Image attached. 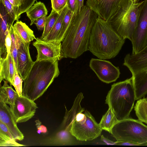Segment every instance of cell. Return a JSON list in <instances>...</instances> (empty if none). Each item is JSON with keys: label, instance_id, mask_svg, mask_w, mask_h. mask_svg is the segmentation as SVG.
I'll return each mask as SVG.
<instances>
[{"label": "cell", "instance_id": "cell-6", "mask_svg": "<svg viewBox=\"0 0 147 147\" xmlns=\"http://www.w3.org/2000/svg\"><path fill=\"white\" fill-rule=\"evenodd\" d=\"M111 134L117 141L147 142V126L139 119L129 117L119 121L112 128Z\"/></svg>", "mask_w": 147, "mask_h": 147}, {"label": "cell", "instance_id": "cell-1", "mask_svg": "<svg viewBox=\"0 0 147 147\" xmlns=\"http://www.w3.org/2000/svg\"><path fill=\"white\" fill-rule=\"evenodd\" d=\"M98 17L86 5L79 13L73 14L61 42L63 58L76 59L88 51L91 32Z\"/></svg>", "mask_w": 147, "mask_h": 147}, {"label": "cell", "instance_id": "cell-19", "mask_svg": "<svg viewBox=\"0 0 147 147\" xmlns=\"http://www.w3.org/2000/svg\"><path fill=\"white\" fill-rule=\"evenodd\" d=\"M3 81V84L0 88V102L8 104L10 107H13L15 100L19 95L13 89L12 85L9 86L7 81L4 80Z\"/></svg>", "mask_w": 147, "mask_h": 147}, {"label": "cell", "instance_id": "cell-12", "mask_svg": "<svg viewBox=\"0 0 147 147\" xmlns=\"http://www.w3.org/2000/svg\"><path fill=\"white\" fill-rule=\"evenodd\" d=\"M13 29L17 46V71L23 81L28 76L34 62L30 54V42H25Z\"/></svg>", "mask_w": 147, "mask_h": 147}, {"label": "cell", "instance_id": "cell-21", "mask_svg": "<svg viewBox=\"0 0 147 147\" xmlns=\"http://www.w3.org/2000/svg\"><path fill=\"white\" fill-rule=\"evenodd\" d=\"M13 27L18 35L25 42H30L36 39L33 31L25 23L17 20Z\"/></svg>", "mask_w": 147, "mask_h": 147}, {"label": "cell", "instance_id": "cell-38", "mask_svg": "<svg viewBox=\"0 0 147 147\" xmlns=\"http://www.w3.org/2000/svg\"><path fill=\"white\" fill-rule=\"evenodd\" d=\"M35 125L37 129V132L39 134L41 133H45L47 131L46 126L42 124V123L39 119L35 121Z\"/></svg>", "mask_w": 147, "mask_h": 147}, {"label": "cell", "instance_id": "cell-2", "mask_svg": "<svg viewBox=\"0 0 147 147\" xmlns=\"http://www.w3.org/2000/svg\"><path fill=\"white\" fill-rule=\"evenodd\" d=\"M125 40L109 22L98 16L91 32L88 51L98 59H112L119 54Z\"/></svg>", "mask_w": 147, "mask_h": 147}, {"label": "cell", "instance_id": "cell-23", "mask_svg": "<svg viewBox=\"0 0 147 147\" xmlns=\"http://www.w3.org/2000/svg\"><path fill=\"white\" fill-rule=\"evenodd\" d=\"M69 9L67 3L65 6L61 11L59 17L49 34L42 40L46 42H52L56 40L61 29L64 17Z\"/></svg>", "mask_w": 147, "mask_h": 147}, {"label": "cell", "instance_id": "cell-37", "mask_svg": "<svg viewBox=\"0 0 147 147\" xmlns=\"http://www.w3.org/2000/svg\"><path fill=\"white\" fill-rule=\"evenodd\" d=\"M115 145L122 146H147V142L138 143L133 142L117 141L115 142Z\"/></svg>", "mask_w": 147, "mask_h": 147}, {"label": "cell", "instance_id": "cell-32", "mask_svg": "<svg viewBox=\"0 0 147 147\" xmlns=\"http://www.w3.org/2000/svg\"><path fill=\"white\" fill-rule=\"evenodd\" d=\"M52 9L59 12L67 4V0H51Z\"/></svg>", "mask_w": 147, "mask_h": 147}, {"label": "cell", "instance_id": "cell-42", "mask_svg": "<svg viewBox=\"0 0 147 147\" xmlns=\"http://www.w3.org/2000/svg\"><path fill=\"white\" fill-rule=\"evenodd\" d=\"M131 1L133 3L136 2L138 0H131Z\"/></svg>", "mask_w": 147, "mask_h": 147}, {"label": "cell", "instance_id": "cell-40", "mask_svg": "<svg viewBox=\"0 0 147 147\" xmlns=\"http://www.w3.org/2000/svg\"><path fill=\"white\" fill-rule=\"evenodd\" d=\"M101 140L108 145H115V142H113L107 138L105 137L103 135L101 136Z\"/></svg>", "mask_w": 147, "mask_h": 147}, {"label": "cell", "instance_id": "cell-25", "mask_svg": "<svg viewBox=\"0 0 147 147\" xmlns=\"http://www.w3.org/2000/svg\"><path fill=\"white\" fill-rule=\"evenodd\" d=\"M134 110L138 119L147 124V98L138 100Z\"/></svg>", "mask_w": 147, "mask_h": 147}, {"label": "cell", "instance_id": "cell-24", "mask_svg": "<svg viewBox=\"0 0 147 147\" xmlns=\"http://www.w3.org/2000/svg\"><path fill=\"white\" fill-rule=\"evenodd\" d=\"M118 121L112 109L109 107L98 124L102 130H105L111 133L112 128Z\"/></svg>", "mask_w": 147, "mask_h": 147}, {"label": "cell", "instance_id": "cell-29", "mask_svg": "<svg viewBox=\"0 0 147 147\" xmlns=\"http://www.w3.org/2000/svg\"><path fill=\"white\" fill-rule=\"evenodd\" d=\"M9 32L11 36L12 42L11 53L13 58L17 71V46L16 37L14 32L13 25L10 28Z\"/></svg>", "mask_w": 147, "mask_h": 147}, {"label": "cell", "instance_id": "cell-10", "mask_svg": "<svg viewBox=\"0 0 147 147\" xmlns=\"http://www.w3.org/2000/svg\"><path fill=\"white\" fill-rule=\"evenodd\" d=\"M132 54H136L147 45V0L140 6L137 25L132 35Z\"/></svg>", "mask_w": 147, "mask_h": 147}, {"label": "cell", "instance_id": "cell-17", "mask_svg": "<svg viewBox=\"0 0 147 147\" xmlns=\"http://www.w3.org/2000/svg\"><path fill=\"white\" fill-rule=\"evenodd\" d=\"M84 98L83 94L81 92L78 94L75 98L73 105L69 111H68L65 106L66 110L61 124V129L69 131L71 124L77 115L85 111L84 109L82 108L80 105L81 102Z\"/></svg>", "mask_w": 147, "mask_h": 147}, {"label": "cell", "instance_id": "cell-31", "mask_svg": "<svg viewBox=\"0 0 147 147\" xmlns=\"http://www.w3.org/2000/svg\"><path fill=\"white\" fill-rule=\"evenodd\" d=\"M9 16L14 21H17V17L12 5L8 0H0Z\"/></svg>", "mask_w": 147, "mask_h": 147}, {"label": "cell", "instance_id": "cell-15", "mask_svg": "<svg viewBox=\"0 0 147 147\" xmlns=\"http://www.w3.org/2000/svg\"><path fill=\"white\" fill-rule=\"evenodd\" d=\"M0 2V59H5L7 55L6 38L14 21L9 16L3 4Z\"/></svg>", "mask_w": 147, "mask_h": 147}, {"label": "cell", "instance_id": "cell-34", "mask_svg": "<svg viewBox=\"0 0 147 147\" xmlns=\"http://www.w3.org/2000/svg\"><path fill=\"white\" fill-rule=\"evenodd\" d=\"M36 0H24V4L20 9L18 18L20 17L21 14L28 10L34 4Z\"/></svg>", "mask_w": 147, "mask_h": 147}, {"label": "cell", "instance_id": "cell-22", "mask_svg": "<svg viewBox=\"0 0 147 147\" xmlns=\"http://www.w3.org/2000/svg\"><path fill=\"white\" fill-rule=\"evenodd\" d=\"M26 13L27 16L31 21L30 25L31 26L38 18L46 16L48 11L44 4L39 1L34 3Z\"/></svg>", "mask_w": 147, "mask_h": 147}, {"label": "cell", "instance_id": "cell-33", "mask_svg": "<svg viewBox=\"0 0 147 147\" xmlns=\"http://www.w3.org/2000/svg\"><path fill=\"white\" fill-rule=\"evenodd\" d=\"M13 8L17 17V21L18 20V15L20 9L24 4V0H8Z\"/></svg>", "mask_w": 147, "mask_h": 147}, {"label": "cell", "instance_id": "cell-4", "mask_svg": "<svg viewBox=\"0 0 147 147\" xmlns=\"http://www.w3.org/2000/svg\"><path fill=\"white\" fill-rule=\"evenodd\" d=\"M136 100L131 77L112 85L106 97L105 103L119 121L129 117Z\"/></svg>", "mask_w": 147, "mask_h": 147}, {"label": "cell", "instance_id": "cell-41", "mask_svg": "<svg viewBox=\"0 0 147 147\" xmlns=\"http://www.w3.org/2000/svg\"><path fill=\"white\" fill-rule=\"evenodd\" d=\"M78 1V13H79L84 5V0H77Z\"/></svg>", "mask_w": 147, "mask_h": 147}, {"label": "cell", "instance_id": "cell-13", "mask_svg": "<svg viewBox=\"0 0 147 147\" xmlns=\"http://www.w3.org/2000/svg\"><path fill=\"white\" fill-rule=\"evenodd\" d=\"M32 44L37 52L36 61L47 59L59 61L63 58L61 51V42L56 40L46 42L40 38H37Z\"/></svg>", "mask_w": 147, "mask_h": 147}, {"label": "cell", "instance_id": "cell-9", "mask_svg": "<svg viewBox=\"0 0 147 147\" xmlns=\"http://www.w3.org/2000/svg\"><path fill=\"white\" fill-rule=\"evenodd\" d=\"M86 5L98 16L110 22L132 2L131 0H86Z\"/></svg>", "mask_w": 147, "mask_h": 147}, {"label": "cell", "instance_id": "cell-7", "mask_svg": "<svg viewBox=\"0 0 147 147\" xmlns=\"http://www.w3.org/2000/svg\"><path fill=\"white\" fill-rule=\"evenodd\" d=\"M143 1L131 3L109 22L115 31L125 40L131 41L136 28L140 6Z\"/></svg>", "mask_w": 147, "mask_h": 147}, {"label": "cell", "instance_id": "cell-28", "mask_svg": "<svg viewBox=\"0 0 147 147\" xmlns=\"http://www.w3.org/2000/svg\"><path fill=\"white\" fill-rule=\"evenodd\" d=\"M16 140L11 138L8 135L0 130V146H24L23 144L18 143Z\"/></svg>", "mask_w": 147, "mask_h": 147}, {"label": "cell", "instance_id": "cell-18", "mask_svg": "<svg viewBox=\"0 0 147 147\" xmlns=\"http://www.w3.org/2000/svg\"><path fill=\"white\" fill-rule=\"evenodd\" d=\"M0 83L3 80L12 85L17 70L13 58L10 53L5 59H0Z\"/></svg>", "mask_w": 147, "mask_h": 147}, {"label": "cell", "instance_id": "cell-16", "mask_svg": "<svg viewBox=\"0 0 147 147\" xmlns=\"http://www.w3.org/2000/svg\"><path fill=\"white\" fill-rule=\"evenodd\" d=\"M0 121L8 127L14 139L22 141L24 139L23 134L19 129L10 107L7 104L0 102Z\"/></svg>", "mask_w": 147, "mask_h": 147}, {"label": "cell", "instance_id": "cell-36", "mask_svg": "<svg viewBox=\"0 0 147 147\" xmlns=\"http://www.w3.org/2000/svg\"><path fill=\"white\" fill-rule=\"evenodd\" d=\"M46 16H42L37 19L34 22L38 30H44L45 24Z\"/></svg>", "mask_w": 147, "mask_h": 147}, {"label": "cell", "instance_id": "cell-27", "mask_svg": "<svg viewBox=\"0 0 147 147\" xmlns=\"http://www.w3.org/2000/svg\"><path fill=\"white\" fill-rule=\"evenodd\" d=\"M74 13L69 9L67 11L64 17L61 29L56 41L60 42H62Z\"/></svg>", "mask_w": 147, "mask_h": 147}, {"label": "cell", "instance_id": "cell-14", "mask_svg": "<svg viewBox=\"0 0 147 147\" xmlns=\"http://www.w3.org/2000/svg\"><path fill=\"white\" fill-rule=\"evenodd\" d=\"M38 108L34 101L22 96L16 98L13 107L10 108L16 122L19 123L32 118Z\"/></svg>", "mask_w": 147, "mask_h": 147}, {"label": "cell", "instance_id": "cell-26", "mask_svg": "<svg viewBox=\"0 0 147 147\" xmlns=\"http://www.w3.org/2000/svg\"><path fill=\"white\" fill-rule=\"evenodd\" d=\"M60 11L59 12L52 9L50 15L46 17L45 27L40 38L43 39L49 34L59 17Z\"/></svg>", "mask_w": 147, "mask_h": 147}, {"label": "cell", "instance_id": "cell-8", "mask_svg": "<svg viewBox=\"0 0 147 147\" xmlns=\"http://www.w3.org/2000/svg\"><path fill=\"white\" fill-rule=\"evenodd\" d=\"M102 130L87 110L80 113L73 122L69 131L78 140L90 141L98 137Z\"/></svg>", "mask_w": 147, "mask_h": 147}, {"label": "cell", "instance_id": "cell-39", "mask_svg": "<svg viewBox=\"0 0 147 147\" xmlns=\"http://www.w3.org/2000/svg\"><path fill=\"white\" fill-rule=\"evenodd\" d=\"M5 44L7 53V57L11 53V49L12 44L10 32L9 33L7 36L5 40Z\"/></svg>", "mask_w": 147, "mask_h": 147}, {"label": "cell", "instance_id": "cell-3", "mask_svg": "<svg viewBox=\"0 0 147 147\" xmlns=\"http://www.w3.org/2000/svg\"><path fill=\"white\" fill-rule=\"evenodd\" d=\"M58 61L47 59L34 61L23 80L22 96L34 101L41 96L60 74Z\"/></svg>", "mask_w": 147, "mask_h": 147}, {"label": "cell", "instance_id": "cell-11", "mask_svg": "<svg viewBox=\"0 0 147 147\" xmlns=\"http://www.w3.org/2000/svg\"><path fill=\"white\" fill-rule=\"evenodd\" d=\"M89 66L99 79L106 83L115 81L120 74L118 67L104 59L92 58L89 62Z\"/></svg>", "mask_w": 147, "mask_h": 147}, {"label": "cell", "instance_id": "cell-30", "mask_svg": "<svg viewBox=\"0 0 147 147\" xmlns=\"http://www.w3.org/2000/svg\"><path fill=\"white\" fill-rule=\"evenodd\" d=\"M23 81L16 70L12 80V85L14 86L16 91L20 96H22Z\"/></svg>", "mask_w": 147, "mask_h": 147}, {"label": "cell", "instance_id": "cell-5", "mask_svg": "<svg viewBox=\"0 0 147 147\" xmlns=\"http://www.w3.org/2000/svg\"><path fill=\"white\" fill-rule=\"evenodd\" d=\"M123 64L132 74L136 98H142L147 94V45L136 54H127Z\"/></svg>", "mask_w": 147, "mask_h": 147}, {"label": "cell", "instance_id": "cell-20", "mask_svg": "<svg viewBox=\"0 0 147 147\" xmlns=\"http://www.w3.org/2000/svg\"><path fill=\"white\" fill-rule=\"evenodd\" d=\"M75 138L70 131L61 129L49 140V144L55 145H71L75 143Z\"/></svg>", "mask_w": 147, "mask_h": 147}, {"label": "cell", "instance_id": "cell-35", "mask_svg": "<svg viewBox=\"0 0 147 147\" xmlns=\"http://www.w3.org/2000/svg\"><path fill=\"white\" fill-rule=\"evenodd\" d=\"M67 4L69 9L76 14L78 13L77 0H67Z\"/></svg>", "mask_w": 147, "mask_h": 147}]
</instances>
